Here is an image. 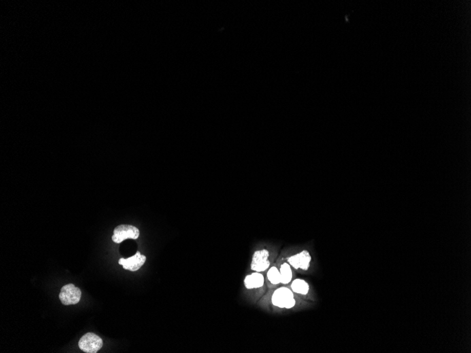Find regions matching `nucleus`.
Segmentation results:
<instances>
[{
	"mask_svg": "<svg viewBox=\"0 0 471 353\" xmlns=\"http://www.w3.org/2000/svg\"><path fill=\"white\" fill-rule=\"evenodd\" d=\"M273 305L280 308L291 309L295 307L296 301L293 293L285 287L278 288L274 292L272 297Z\"/></svg>",
	"mask_w": 471,
	"mask_h": 353,
	"instance_id": "obj_1",
	"label": "nucleus"
},
{
	"mask_svg": "<svg viewBox=\"0 0 471 353\" xmlns=\"http://www.w3.org/2000/svg\"><path fill=\"white\" fill-rule=\"evenodd\" d=\"M103 340L93 333H88L83 336L78 342L81 350L86 353H96L103 347Z\"/></svg>",
	"mask_w": 471,
	"mask_h": 353,
	"instance_id": "obj_2",
	"label": "nucleus"
},
{
	"mask_svg": "<svg viewBox=\"0 0 471 353\" xmlns=\"http://www.w3.org/2000/svg\"><path fill=\"white\" fill-rule=\"evenodd\" d=\"M60 299L65 305H76L80 301L82 291L72 284L62 287L60 293Z\"/></svg>",
	"mask_w": 471,
	"mask_h": 353,
	"instance_id": "obj_3",
	"label": "nucleus"
},
{
	"mask_svg": "<svg viewBox=\"0 0 471 353\" xmlns=\"http://www.w3.org/2000/svg\"><path fill=\"white\" fill-rule=\"evenodd\" d=\"M140 235L139 228L131 225H122L116 226L114 231L112 241L116 243H121L126 239H137Z\"/></svg>",
	"mask_w": 471,
	"mask_h": 353,
	"instance_id": "obj_4",
	"label": "nucleus"
},
{
	"mask_svg": "<svg viewBox=\"0 0 471 353\" xmlns=\"http://www.w3.org/2000/svg\"><path fill=\"white\" fill-rule=\"evenodd\" d=\"M269 253L268 250H258L254 253L251 262V269L256 272H262L265 271L270 265V262L268 258Z\"/></svg>",
	"mask_w": 471,
	"mask_h": 353,
	"instance_id": "obj_5",
	"label": "nucleus"
},
{
	"mask_svg": "<svg viewBox=\"0 0 471 353\" xmlns=\"http://www.w3.org/2000/svg\"><path fill=\"white\" fill-rule=\"evenodd\" d=\"M146 261V257L141 254L140 252H137L134 256L128 259L121 258L119 260V264L123 266L124 269L135 271L140 269Z\"/></svg>",
	"mask_w": 471,
	"mask_h": 353,
	"instance_id": "obj_6",
	"label": "nucleus"
},
{
	"mask_svg": "<svg viewBox=\"0 0 471 353\" xmlns=\"http://www.w3.org/2000/svg\"><path fill=\"white\" fill-rule=\"evenodd\" d=\"M287 261L296 269L308 270L311 261V256L308 251L303 250L299 254L290 257Z\"/></svg>",
	"mask_w": 471,
	"mask_h": 353,
	"instance_id": "obj_7",
	"label": "nucleus"
},
{
	"mask_svg": "<svg viewBox=\"0 0 471 353\" xmlns=\"http://www.w3.org/2000/svg\"><path fill=\"white\" fill-rule=\"evenodd\" d=\"M265 283V279L263 274L259 272L252 273V274L247 276L245 278V286L248 289L261 288Z\"/></svg>",
	"mask_w": 471,
	"mask_h": 353,
	"instance_id": "obj_8",
	"label": "nucleus"
},
{
	"mask_svg": "<svg viewBox=\"0 0 471 353\" xmlns=\"http://www.w3.org/2000/svg\"><path fill=\"white\" fill-rule=\"evenodd\" d=\"M291 289L297 293L301 294V295H307L309 291V285L304 280H301V279H295L292 282Z\"/></svg>",
	"mask_w": 471,
	"mask_h": 353,
	"instance_id": "obj_9",
	"label": "nucleus"
},
{
	"mask_svg": "<svg viewBox=\"0 0 471 353\" xmlns=\"http://www.w3.org/2000/svg\"><path fill=\"white\" fill-rule=\"evenodd\" d=\"M281 273V283L280 284H288L291 281L292 277V271L290 265L288 263H284L281 266L280 270Z\"/></svg>",
	"mask_w": 471,
	"mask_h": 353,
	"instance_id": "obj_10",
	"label": "nucleus"
},
{
	"mask_svg": "<svg viewBox=\"0 0 471 353\" xmlns=\"http://www.w3.org/2000/svg\"><path fill=\"white\" fill-rule=\"evenodd\" d=\"M267 279L272 284L278 285L281 283V273L276 267H272L267 272Z\"/></svg>",
	"mask_w": 471,
	"mask_h": 353,
	"instance_id": "obj_11",
	"label": "nucleus"
}]
</instances>
